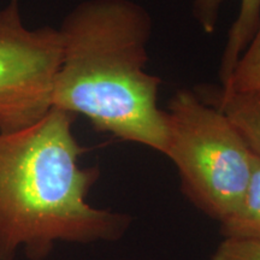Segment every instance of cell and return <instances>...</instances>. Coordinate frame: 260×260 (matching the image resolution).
Instances as JSON below:
<instances>
[{
    "instance_id": "obj_7",
    "label": "cell",
    "mask_w": 260,
    "mask_h": 260,
    "mask_svg": "<svg viewBox=\"0 0 260 260\" xmlns=\"http://www.w3.org/2000/svg\"><path fill=\"white\" fill-rule=\"evenodd\" d=\"M260 23V0H240L236 18L228 32L219 65V80L222 86L232 75L234 68L252 40Z\"/></svg>"
},
{
    "instance_id": "obj_2",
    "label": "cell",
    "mask_w": 260,
    "mask_h": 260,
    "mask_svg": "<svg viewBox=\"0 0 260 260\" xmlns=\"http://www.w3.org/2000/svg\"><path fill=\"white\" fill-rule=\"evenodd\" d=\"M73 113L52 107L41 121L0 134V260H44L57 242L117 241L128 214L87 200L96 167L83 168Z\"/></svg>"
},
{
    "instance_id": "obj_3",
    "label": "cell",
    "mask_w": 260,
    "mask_h": 260,
    "mask_svg": "<svg viewBox=\"0 0 260 260\" xmlns=\"http://www.w3.org/2000/svg\"><path fill=\"white\" fill-rule=\"evenodd\" d=\"M165 113L164 155L176 167L182 190L198 209L223 222L245 195L252 152L229 119L195 90L175 92Z\"/></svg>"
},
{
    "instance_id": "obj_5",
    "label": "cell",
    "mask_w": 260,
    "mask_h": 260,
    "mask_svg": "<svg viewBox=\"0 0 260 260\" xmlns=\"http://www.w3.org/2000/svg\"><path fill=\"white\" fill-rule=\"evenodd\" d=\"M197 94L229 119L252 154L260 158V90L234 93L201 87Z\"/></svg>"
},
{
    "instance_id": "obj_10",
    "label": "cell",
    "mask_w": 260,
    "mask_h": 260,
    "mask_svg": "<svg viewBox=\"0 0 260 260\" xmlns=\"http://www.w3.org/2000/svg\"><path fill=\"white\" fill-rule=\"evenodd\" d=\"M229 0H190L191 12L206 34H213L218 27L222 8Z\"/></svg>"
},
{
    "instance_id": "obj_4",
    "label": "cell",
    "mask_w": 260,
    "mask_h": 260,
    "mask_svg": "<svg viewBox=\"0 0 260 260\" xmlns=\"http://www.w3.org/2000/svg\"><path fill=\"white\" fill-rule=\"evenodd\" d=\"M63 57L59 29H29L18 0L0 9V134L41 121L53 107Z\"/></svg>"
},
{
    "instance_id": "obj_6",
    "label": "cell",
    "mask_w": 260,
    "mask_h": 260,
    "mask_svg": "<svg viewBox=\"0 0 260 260\" xmlns=\"http://www.w3.org/2000/svg\"><path fill=\"white\" fill-rule=\"evenodd\" d=\"M224 237L260 242V158L253 154L249 183L237 209L220 222Z\"/></svg>"
},
{
    "instance_id": "obj_1",
    "label": "cell",
    "mask_w": 260,
    "mask_h": 260,
    "mask_svg": "<svg viewBox=\"0 0 260 260\" xmlns=\"http://www.w3.org/2000/svg\"><path fill=\"white\" fill-rule=\"evenodd\" d=\"M151 15L134 0H86L65 16L53 107L81 115L96 132L164 154L161 81L148 73Z\"/></svg>"
},
{
    "instance_id": "obj_8",
    "label": "cell",
    "mask_w": 260,
    "mask_h": 260,
    "mask_svg": "<svg viewBox=\"0 0 260 260\" xmlns=\"http://www.w3.org/2000/svg\"><path fill=\"white\" fill-rule=\"evenodd\" d=\"M220 88L234 93L260 90V23L230 77Z\"/></svg>"
},
{
    "instance_id": "obj_9",
    "label": "cell",
    "mask_w": 260,
    "mask_h": 260,
    "mask_svg": "<svg viewBox=\"0 0 260 260\" xmlns=\"http://www.w3.org/2000/svg\"><path fill=\"white\" fill-rule=\"evenodd\" d=\"M211 260H260V242L224 237Z\"/></svg>"
}]
</instances>
